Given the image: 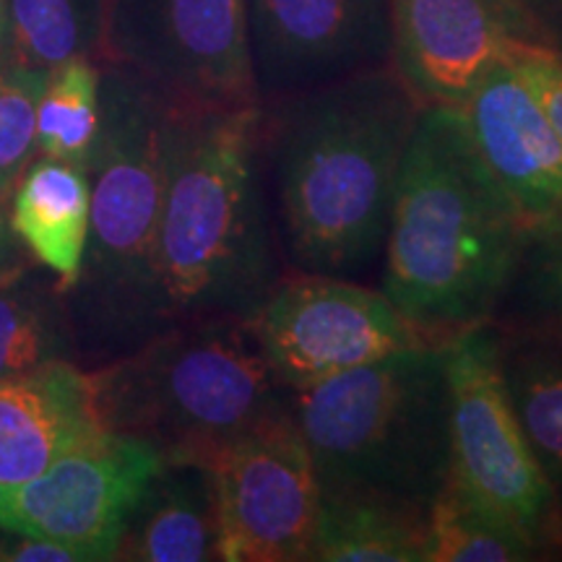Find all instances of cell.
I'll use <instances>...</instances> for the list:
<instances>
[{
  "mask_svg": "<svg viewBox=\"0 0 562 562\" xmlns=\"http://www.w3.org/2000/svg\"><path fill=\"white\" fill-rule=\"evenodd\" d=\"M261 108L266 188L286 271L378 277L417 100L389 66Z\"/></svg>",
  "mask_w": 562,
  "mask_h": 562,
  "instance_id": "1",
  "label": "cell"
},
{
  "mask_svg": "<svg viewBox=\"0 0 562 562\" xmlns=\"http://www.w3.org/2000/svg\"><path fill=\"white\" fill-rule=\"evenodd\" d=\"M526 240L459 108H422L398 172L378 290L422 341L451 344L490 326Z\"/></svg>",
  "mask_w": 562,
  "mask_h": 562,
  "instance_id": "2",
  "label": "cell"
},
{
  "mask_svg": "<svg viewBox=\"0 0 562 562\" xmlns=\"http://www.w3.org/2000/svg\"><path fill=\"white\" fill-rule=\"evenodd\" d=\"M263 108L175 110L157 237L165 328L250 321L286 273L261 146Z\"/></svg>",
  "mask_w": 562,
  "mask_h": 562,
  "instance_id": "3",
  "label": "cell"
},
{
  "mask_svg": "<svg viewBox=\"0 0 562 562\" xmlns=\"http://www.w3.org/2000/svg\"><path fill=\"white\" fill-rule=\"evenodd\" d=\"M102 68V128L87 165L89 237L66 290L76 362L97 370L165 331L157 237L175 110L123 70Z\"/></svg>",
  "mask_w": 562,
  "mask_h": 562,
  "instance_id": "4",
  "label": "cell"
},
{
  "mask_svg": "<svg viewBox=\"0 0 562 562\" xmlns=\"http://www.w3.org/2000/svg\"><path fill=\"white\" fill-rule=\"evenodd\" d=\"M323 497L427 516L451 480L448 344H417L286 391Z\"/></svg>",
  "mask_w": 562,
  "mask_h": 562,
  "instance_id": "5",
  "label": "cell"
},
{
  "mask_svg": "<svg viewBox=\"0 0 562 562\" xmlns=\"http://www.w3.org/2000/svg\"><path fill=\"white\" fill-rule=\"evenodd\" d=\"M89 372L100 425L149 442L165 461L209 463L286 409L245 318L178 323Z\"/></svg>",
  "mask_w": 562,
  "mask_h": 562,
  "instance_id": "6",
  "label": "cell"
},
{
  "mask_svg": "<svg viewBox=\"0 0 562 562\" xmlns=\"http://www.w3.org/2000/svg\"><path fill=\"white\" fill-rule=\"evenodd\" d=\"M451 480L448 484L539 552L562 542V508L521 430L497 364V328L448 344Z\"/></svg>",
  "mask_w": 562,
  "mask_h": 562,
  "instance_id": "7",
  "label": "cell"
},
{
  "mask_svg": "<svg viewBox=\"0 0 562 562\" xmlns=\"http://www.w3.org/2000/svg\"><path fill=\"white\" fill-rule=\"evenodd\" d=\"M94 60L178 112L258 104L243 0H110Z\"/></svg>",
  "mask_w": 562,
  "mask_h": 562,
  "instance_id": "8",
  "label": "cell"
},
{
  "mask_svg": "<svg viewBox=\"0 0 562 562\" xmlns=\"http://www.w3.org/2000/svg\"><path fill=\"white\" fill-rule=\"evenodd\" d=\"M252 336L284 391H300L417 347V331L362 281L286 271L250 318Z\"/></svg>",
  "mask_w": 562,
  "mask_h": 562,
  "instance_id": "9",
  "label": "cell"
},
{
  "mask_svg": "<svg viewBox=\"0 0 562 562\" xmlns=\"http://www.w3.org/2000/svg\"><path fill=\"white\" fill-rule=\"evenodd\" d=\"M209 469L222 562H313L323 492L290 412L229 442Z\"/></svg>",
  "mask_w": 562,
  "mask_h": 562,
  "instance_id": "10",
  "label": "cell"
},
{
  "mask_svg": "<svg viewBox=\"0 0 562 562\" xmlns=\"http://www.w3.org/2000/svg\"><path fill=\"white\" fill-rule=\"evenodd\" d=\"M161 463L149 442L100 427L42 474L0 487V529L66 544L87 562L115 560L128 513Z\"/></svg>",
  "mask_w": 562,
  "mask_h": 562,
  "instance_id": "11",
  "label": "cell"
},
{
  "mask_svg": "<svg viewBox=\"0 0 562 562\" xmlns=\"http://www.w3.org/2000/svg\"><path fill=\"white\" fill-rule=\"evenodd\" d=\"M258 102L391 66V0H243Z\"/></svg>",
  "mask_w": 562,
  "mask_h": 562,
  "instance_id": "12",
  "label": "cell"
},
{
  "mask_svg": "<svg viewBox=\"0 0 562 562\" xmlns=\"http://www.w3.org/2000/svg\"><path fill=\"white\" fill-rule=\"evenodd\" d=\"M550 45L521 0H391V68L419 108H461L492 66Z\"/></svg>",
  "mask_w": 562,
  "mask_h": 562,
  "instance_id": "13",
  "label": "cell"
},
{
  "mask_svg": "<svg viewBox=\"0 0 562 562\" xmlns=\"http://www.w3.org/2000/svg\"><path fill=\"white\" fill-rule=\"evenodd\" d=\"M459 112L524 229L533 235L562 224V144L513 63L492 66Z\"/></svg>",
  "mask_w": 562,
  "mask_h": 562,
  "instance_id": "14",
  "label": "cell"
},
{
  "mask_svg": "<svg viewBox=\"0 0 562 562\" xmlns=\"http://www.w3.org/2000/svg\"><path fill=\"white\" fill-rule=\"evenodd\" d=\"M100 427L91 372L81 364L55 362L0 381V487L42 474Z\"/></svg>",
  "mask_w": 562,
  "mask_h": 562,
  "instance_id": "15",
  "label": "cell"
},
{
  "mask_svg": "<svg viewBox=\"0 0 562 562\" xmlns=\"http://www.w3.org/2000/svg\"><path fill=\"white\" fill-rule=\"evenodd\" d=\"M115 560L222 562L220 508L209 463H161L128 513Z\"/></svg>",
  "mask_w": 562,
  "mask_h": 562,
  "instance_id": "16",
  "label": "cell"
},
{
  "mask_svg": "<svg viewBox=\"0 0 562 562\" xmlns=\"http://www.w3.org/2000/svg\"><path fill=\"white\" fill-rule=\"evenodd\" d=\"M91 182L87 167L34 157L9 199V222L26 252L60 279L63 292L79 277L89 237Z\"/></svg>",
  "mask_w": 562,
  "mask_h": 562,
  "instance_id": "17",
  "label": "cell"
},
{
  "mask_svg": "<svg viewBox=\"0 0 562 562\" xmlns=\"http://www.w3.org/2000/svg\"><path fill=\"white\" fill-rule=\"evenodd\" d=\"M55 362H76L66 292L53 271L26 258L0 273V381Z\"/></svg>",
  "mask_w": 562,
  "mask_h": 562,
  "instance_id": "18",
  "label": "cell"
},
{
  "mask_svg": "<svg viewBox=\"0 0 562 562\" xmlns=\"http://www.w3.org/2000/svg\"><path fill=\"white\" fill-rule=\"evenodd\" d=\"M497 364L513 412L562 508V347L497 331Z\"/></svg>",
  "mask_w": 562,
  "mask_h": 562,
  "instance_id": "19",
  "label": "cell"
},
{
  "mask_svg": "<svg viewBox=\"0 0 562 562\" xmlns=\"http://www.w3.org/2000/svg\"><path fill=\"white\" fill-rule=\"evenodd\" d=\"M425 533L419 513L323 497L313 562H425Z\"/></svg>",
  "mask_w": 562,
  "mask_h": 562,
  "instance_id": "20",
  "label": "cell"
},
{
  "mask_svg": "<svg viewBox=\"0 0 562 562\" xmlns=\"http://www.w3.org/2000/svg\"><path fill=\"white\" fill-rule=\"evenodd\" d=\"M110 0H9L0 60L50 74L66 60L94 58Z\"/></svg>",
  "mask_w": 562,
  "mask_h": 562,
  "instance_id": "21",
  "label": "cell"
},
{
  "mask_svg": "<svg viewBox=\"0 0 562 562\" xmlns=\"http://www.w3.org/2000/svg\"><path fill=\"white\" fill-rule=\"evenodd\" d=\"M102 128V68L94 58H74L47 74L37 108L40 157L87 167Z\"/></svg>",
  "mask_w": 562,
  "mask_h": 562,
  "instance_id": "22",
  "label": "cell"
},
{
  "mask_svg": "<svg viewBox=\"0 0 562 562\" xmlns=\"http://www.w3.org/2000/svg\"><path fill=\"white\" fill-rule=\"evenodd\" d=\"M492 326L562 347V224L529 235Z\"/></svg>",
  "mask_w": 562,
  "mask_h": 562,
  "instance_id": "23",
  "label": "cell"
},
{
  "mask_svg": "<svg viewBox=\"0 0 562 562\" xmlns=\"http://www.w3.org/2000/svg\"><path fill=\"white\" fill-rule=\"evenodd\" d=\"M537 554L521 533L482 513L451 484L427 513L425 562H524Z\"/></svg>",
  "mask_w": 562,
  "mask_h": 562,
  "instance_id": "24",
  "label": "cell"
},
{
  "mask_svg": "<svg viewBox=\"0 0 562 562\" xmlns=\"http://www.w3.org/2000/svg\"><path fill=\"white\" fill-rule=\"evenodd\" d=\"M47 74L0 60V199L9 201L37 157V108Z\"/></svg>",
  "mask_w": 562,
  "mask_h": 562,
  "instance_id": "25",
  "label": "cell"
},
{
  "mask_svg": "<svg viewBox=\"0 0 562 562\" xmlns=\"http://www.w3.org/2000/svg\"><path fill=\"white\" fill-rule=\"evenodd\" d=\"M510 63L562 144V53L552 45H531Z\"/></svg>",
  "mask_w": 562,
  "mask_h": 562,
  "instance_id": "26",
  "label": "cell"
},
{
  "mask_svg": "<svg viewBox=\"0 0 562 562\" xmlns=\"http://www.w3.org/2000/svg\"><path fill=\"white\" fill-rule=\"evenodd\" d=\"M0 562H87L81 552L50 539H34L26 533L0 529Z\"/></svg>",
  "mask_w": 562,
  "mask_h": 562,
  "instance_id": "27",
  "label": "cell"
},
{
  "mask_svg": "<svg viewBox=\"0 0 562 562\" xmlns=\"http://www.w3.org/2000/svg\"><path fill=\"white\" fill-rule=\"evenodd\" d=\"M32 258L26 252L24 245L19 243V237L13 235L11 222H9V201L0 199V273H5L13 266Z\"/></svg>",
  "mask_w": 562,
  "mask_h": 562,
  "instance_id": "28",
  "label": "cell"
},
{
  "mask_svg": "<svg viewBox=\"0 0 562 562\" xmlns=\"http://www.w3.org/2000/svg\"><path fill=\"white\" fill-rule=\"evenodd\" d=\"M521 3L529 5V9L539 16V13L547 11V9H560L562 0H521Z\"/></svg>",
  "mask_w": 562,
  "mask_h": 562,
  "instance_id": "29",
  "label": "cell"
},
{
  "mask_svg": "<svg viewBox=\"0 0 562 562\" xmlns=\"http://www.w3.org/2000/svg\"><path fill=\"white\" fill-rule=\"evenodd\" d=\"M5 13H9V0H0V47H3V34H5Z\"/></svg>",
  "mask_w": 562,
  "mask_h": 562,
  "instance_id": "30",
  "label": "cell"
}]
</instances>
